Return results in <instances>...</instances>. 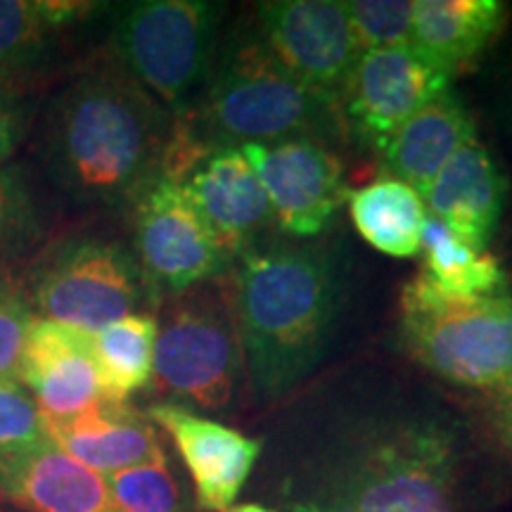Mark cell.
I'll return each mask as SVG.
<instances>
[{
  "mask_svg": "<svg viewBox=\"0 0 512 512\" xmlns=\"http://www.w3.org/2000/svg\"><path fill=\"white\" fill-rule=\"evenodd\" d=\"M349 214L361 238L394 259L420 254L427 209L422 195L394 176H382L349 195Z\"/></svg>",
  "mask_w": 512,
  "mask_h": 512,
  "instance_id": "cell-22",
  "label": "cell"
},
{
  "mask_svg": "<svg viewBox=\"0 0 512 512\" xmlns=\"http://www.w3.org/2000/svg\"><path fill=\"white\" fill-rule=\"evenodd\" d=\"M36 313L17 278H0V380L19 382L24 347Z\"/></svg>",
  "mask_w": 512,
  "mask_h": 512,
  "instance_id": "cell-28",
  "label": "cell"
},
{
  "mask_svg": "<svg viewBox=\"0 0 512 512\" xmlns=\"http://www.w3.org/2000/svg\"><path fill=\"white\" fill-rule=\"evenodd\" d=\"M508 181L477 138L467 140L422 192L427 214L475 252H486L501 221Z\"/></svg>",
  "mask_w": 512,
  "mask_h": 512,
  "instance_id": "cell-18",
  "label": "cell"
},
{
  "mask_svg": "<svg viewBox=\"0 0 512 512\" xmlns=\"http://www.w3.org/2000/svg\"><path fill=\"white\" fill-rule=\"evenodd\" d=\"M446 91L451 76L411 46H394L358 55L339 102L354 136L382 152L415 112Z\"/></svg>",
  "mask_w": 512,
  "mask_h": 512,
  "instance_id": "cell-12",
  "label": "cell"
},
{
  "mask_svg": "<svg viewBox=\"0 0 512 512\" xmlns=\"http://www.w3.org/2000/svg\"><path fill=\"white\" fill-rule=\"evenodd\" d=\"M230 278L245 377L259 399H278L328 349L342 273L328 247L261 240L238 256Z\"/></svg>",
  "mask_w": 512,
  "mask_h": 512,
  "instance_id": "cell-2",
  "label": "cell"
},
{
  "mask_svg": "<svg viewBox=\"0 0 512 512\" xmlns=\"http://www.w3.org/2000/svg\"><path fill=\"white\" fill-rule=\"evenodd\" d=\"M335 121V102L311 93L264 46L256 29L228 36L192 110L174 119L164 171L185 174L221 147L313 138Z\"/></svg>",
  "mask_w": 512,
  "mask_h": 512,
  "instance_id": "cell-3",
  "label": "cell"
},
{
  "mask_svg": "<svg viewBox=\"0 0 512 512\" xmlns=\"http://www.w3.org/2000/svg\"><path fill=\"white\" fill-rule=\"evenodd\" d=\"M17 280L36 318L91 335L155 297L133 249L95 233L53 235Z\"/></svg>",
  "mask_w": 512,
  "mask_h": 512,
  "instance_id": "cell-7",
  "label": "cell"
},
{
  "mask_svg": "<svg viewBox=\"0 0 512 512\" xmlns=\"http://www.w3.org/2000/svg\"><path fill=\"white\" fill-rule=\"evenodd\" d=\"M43 98L0 91V169L15 162L34 131Z\"/></svg>",
  "mask_w": 512,
  "mask_h": 512,
  "instance_id": "cell-30",
  "label": "cell"
},
{
  "mask_svg": "<svg viewBox=\"0 0 512 512\" xmlns=\"http://www.w3.org/2000/svg\"><path fill=\"white\" fill-rule=\"evenodd\" d=\"M19 384L43 420H62L107 399L91 332L36 318L24 347Z\"/></svg>",
  "mask_w": 512,
  "mask_h": 512,
  "instance_id": "cell-14",
  "label": "cell"
},
{
  "mask_svg": "<svg viewBox=\"0 0 512 512\" xmlns=\"http://www.w3.org/2000/svg\"><path fill=\"white\" fill-rule=\"evenodd\" d=\"M505 17L508 5L501 0H418L411 48L453 76L496 41Z\"/></svg>",
  "mask_w": 512,
  "mask_h": 512,
  "instance_id": "cell-20",
  "label": "cell"
},
{
  "mask_svg": "<svg viewBox=\"0 0 512 512\" xmlns=\"http://www.w3.org/2000/svg\"><path fill=\"white\" fill-rule=\"evenodd\" d=\"M107 399L126 403L152 382L157 344V316L131 313L93 335Z\"/></svg>",
  "mask_w": 512,
  "mask_h": 512,
  "instance_id": "cell-25",
  "label": "cell"
},
{
  "mask_svg": "<svg viewBox=\"0 0 512 512\" xmlns=\"http://www.w3.org/2000/svg\"><path fill=\"white\" fill-rule=\"evenodd\" d=\"M503 119H505V126H508L510 136H512V86L508 95H505V102H503Z\"/></svg>",
  "mask_w": 512,
  "mask_h": 512,
  "instance_id": "cell-33",
  "label": "cell"
},
{
  "mask_svg": "<svg viewBox=\"0 0 512 512\" xmlns=\"http://www.w3.org/2000/svg\"><path fill=\"white\" fill-rule=\"evenodd\" d=\"M347 10L361 53L375 48L411 46V0H354L347 3Z\"/></svg>",
  "mask_w": 512,
  "mask_h": 512,
  "instance_id": "cell-27",
  "label": "cell"
},
{
  "mask_svg": "<svg viewBox=\"0 0 512 512\" xmlns=\"http://www.w3.org/2000/svg\"><path fill=\"white\" fill-rule=\"evenodd\" d=\"M183 188L230 259H238L275 226L264 185L242 147L209 152L185 174Z\"/></svg>",
  "mask_w": 512,
  "mask_h": 512,
  "instance_id": "cell-16",
  "label": "cell"
},
{
  "mask_svg": "<svg viewBox=\"0 0 512 512\" xmlns=\"http://www.w3.org/2000/svg\"><path fill=\"white\" fill-rule=\"evenodd\" d=\"M112 496L124 512H183L181 489L169 460L105 475Z\"/></svg>",
  "mask_w": 512,
  "mask_h": 512,
  "instance_id": "cell-26",
  "label": "cell"
},
{
  "mask_svg": "<svg viewBox=\"0 0 512 512\" xmlns=\"http://www.w3.org/2000/svg\"><path fill=\"white\" fill-rule=\"evenodd\" d=\"M0 512H5V510H3V505H0Z\"/></svg>",
  "mask_w": 512,
  "mask_h": 512,
  "instance_id": "cell-35",
  "label": "cell"
},
{
  "mask_svg": "<svg viewBox=\"0 0 512 512\" xmlns=\"http://www.w3.org/2000/svg\"><path fill=\"white\" fill-rule=\"evenodd\" d=\"M145 415L176 444L195 484L197 505L207 512L233 508L261 456V441L204 418L178 401L152 403Z\"/></svg>",
  "mask_w": 512,
  "mask_h": 512,
  "instance_id": "cell-13",
  "label": "cell"
},
{
  "mask_svg": "<svg viewBox=\"0 0 512 512\" xmlns=\"http://www.w3.org/2000/svg\"><path fill=\"white\" fill-rule=\"evenodd\" d=\"M221 15L204 0L126 3L112 24V57L171 119L185 117L209 79Z\"/></svg>",
  "mask_w": 512,
  "mask_h": 512,
  "instance_id": "cell-8",
  "label": "cell"
},
{
  "mask_svg": "<svg viewBox=\"0 0 512 512\" xmlns=\"http://www.w3.org/2000/svg\"><path fill=\"white\" fill-rule=\"evenodd\" d=\"M43 422L34 399L15 380H0V451L43 437Z\"/></svg>",
  "mask_w": 512,
  "mask_h": 512,
  "instance_id": "cell-29",
  "label": "cell"
},
{
  "mask_svg": "<svg viewBox=\"0 0 512 512\" xmlns=\"http://www.w3.org/2000/svg\"><path fill=\"white\" fill-rule=\"evenodd\" d=\"M403 347L441 380L479 392L512 389V294L448 297L418 275L401 292Z\"/></svg>",
  "mask_w": 512,
  "mask_h": 512,
  "instance_id": "cell-5",
  "label": "cell"
},
{
  "mask_svg": "<svg viewBox=\"0 0 512 512\" xmlns=\"http://www.w3.org/2000/svg\"><path fill=\"white\" fill-rule=\"evenodd\" d=\"M477 138V126L463 100L453 91L441 93L394 133L382 150L389 176L425 192L434 176L467 140Z\"/></svg>",
  "mask_w": 512,
  "mask_h": 512,
  "instance_id": "cell-21",
  "label": "cell"
},
{
  "mask_svg": "<svg viewBox=\"0 0 512 512\" xmlns=\"http://www.w3.org/2000/svg\"><path fill=\"white\" fill-rule=\"evenodd\" d=\"M323 494L351 512H458L451 439L430 425L356 437L328 460Z\"/></svg>",
  "mask_w": 512,
  "mask_h": 512,
  "instance_id": "cell-4",
  "label": "cell"
},
{
  "mask_svg": "<svg viewBox=\"0 0 512 512\" xmlns=\"http://www.w3.org/2000/svg\"><path fill=\"white\" fill-rule=\"evenodd\" d=\"M420 252L425 280L448 297L484 299L503 294L505 273L496 256L467 247L430 214L422 226Z\"/></svg>",
  "mask_w": 512,
  "mask_h": 512,
  "instance_id": "cell-24",
  "label": "cell"
},
{
  "mask_svg": "<svg viewBox=\"0 0 512 512\" xmlns=\"http://www.w3.org/2000/svg\"><path fill=\"white\" fill-rule=\"evenodd\" d=\"M264 185L275 226L294 240L316 238L349 200L344 166L313 138L242 145Z\"/></svg>",
  "mask_w": 512,
  "mask_h": 512,
  "instance_id": "cell-11",
  "label": "cell"
},
{
  "mask_svg": "<svg viewBox=\"0 0 512 512\" xmlns=\"http://www.w3.org/2000/svg\"><path fill=\"white\" fill-rule=\"evenodd\" d=\"M98 5L69 0H0V91L43 98L57 79L60 43Z\"/></svg>",
  "mask_w": 512,
  "mask_h": 512,
  "instance_id": "cell-17",
  "label": "cell"
},
{
  "mask_svg": "<svg viewBox=\"0 0 512 512\" xmlns=\"http://www.w3.org/2000/svg\"><path fill=\"white\" fill-rule=\"evenodd\" d=\"M256 34L285 72L320 98L339 102L361 55L347 3L271 0L256 10Z\"/></svg>",
  "mask_w": 512,
  "mask_h": 512,
  "instance_id": "cell-10",
  "label": "cell"
},
{
  "mask_svg": "<svg viewBox=\"0 0 512 512\" xmlns=\"http://www.w3.org/2000/svg\"><path fill=\"white\" fill-rule=\"evenodd\" d=\"M245 377L233 278L207 280L171 294L157 318L152 384L202 411L221 413Z\"/></svg>",
  "mask_w": 512,
  "mask_h": 512,
  "instance_id": "cell-6",
  "label": "cell"
},
{
  "mask_svg": "<svg viewBox=\"0 0 512 512\" xmlns=\"http://www.w3.org/2000/svg\"><path fill=\"white\" fill-rule=\"evenodd\" d=\"M0 498L19 512H124L105 475L64 453L48 434L0 451Z\"/></svg>",
  "mask_w": 512,
  "mask_h": 512,
  "instance_id": "cell-15",
  "label": "cell"
},
{
  "mask_svg": "<svg viewBox=\"0 0 512 512\" xmlns=\"http://www.w3.org/2000/svg\"><path fill=\"white\" fill-rule=\"evenodd\" d=\"M228 512H275V510L259 503H245V505H235V508H230Z\"/></svg>",
  "mask_w": 512,
  "mask_h": 512,
  "instance_id": "cell-34",
  "label": "cell"
},
{
  "mask_svg": "<svg viewBox=\"0 0 512 512\" xmlns=\"http://www.w3.org/2000/svg\"><path fill=\"white\" fill-rule=\"evenodd\" d=\"M53 238L43 185L27 164L0 169V278H19Z\"/></svg>",
  "mask_w": 512,
  "mask_h": 512,
  "instance_id": "cell-23",
  "label": "cell"
},
{
  "mask_svg": "<svg viewBox=\"0 0 512 512\" xmlns=\"http://www.w3.org/2000/svg\"><path fill=\"white\" fill-rule=\"evenodd\" d=\"M31 136L41 185L74 209H107L162 174L174 119L105 55L55 83Z\"/></svg>",
  "mask_w": 512,
  "mask_h": 512,
  "instance_id": "cell-1",
  "label": "cell"
},
{
  "mask_svg": "<svg viewBox=\"0 0 512 512\" xmlns=\"http://www.w3.org/2000/svg\"><path fill=\"white\" fill-rule=\"evenodd\" d=\"M494 427L503 446L512 453V389L498 394L494 403Z\"/></svg>",
  "mask_w": 512,
  "mask_h": 512,
  "instance_id": "cell-31",
  "label": "cell"
},
{
  "mask_svg": "<svg viewBox=\"0 0 512 512\" xmlns=\"http://www.w3.org/2000/svg\"><path fill=\"white\" fill-rule=\"evenodd\" d=\"M41 422L64 453L100 475L166 460L152 420L128 403L102 399L72 418Z\"/></svg>",
  "mask_w": 512,
  "mask_h": 512,
  "instance_id": "cell-19",
  "label": "cell"
},
{
  "mask_svg": "<svg viewBox=\"0 0 512 512\" xmlns=\"http://www.w3.org/2000/svg\"><path fill=\"white\" fill-rule=\"evenodd\" d=\"M297 512H351V510L342 508V505L328 503V501H313L309 505H299Z\"/></svg>",
  "mask_w": 512,
  "mask_h": 512,
  "instance_id": "cell-32",
  "label": "cell"
},
{
  "mask_svg": "<svg viewBox=\"0 0 512 512\" xmlns=\"http://www.w3.org/2000/svg\"><path fill=\"white\" fill-rule=\"evenodd\" d=\"M131 211L133 254L155 297H171L228 273L233 259L197 214L183 178L157 174L138 192Z\"/></svg>",
  "mask_w": 512,
  "mask_h": 512,
  "instance_id": "cell-9",
  "label": "cell"
}]
</instances>
